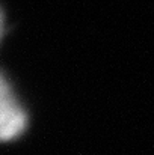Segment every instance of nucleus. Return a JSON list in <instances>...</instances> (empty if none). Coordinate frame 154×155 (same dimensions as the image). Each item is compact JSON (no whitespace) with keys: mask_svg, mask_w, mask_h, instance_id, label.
Returning <instances> with one entry per match:
<instances>
[{"mask_svg":"<svg viewBox=\"0 0 154 155\" xmlns=\"http://www.w3.org/2000/svg\"><path fill=\"white\" fill-rule=\"evenodd\" d=\"M27 124V116L18 104L6 80L0 75V142L18 137Z\"/></svg>","mask_w":154,"mask_h":155,"instance_id":"obj_1","label":"nucleus"},{"mask_svg":"<svg viewBox=\"0 0 154 155\" xmlns=\"http://www.w3.org/2000/svg\"><path fill=\"white\" fill-rule=\"evenodd\" d=\"M0 33H2V12H0Z\"/></svg>","mask_w":154,"mask_h":155,"instance_id":"obj_2","label":"nucleus"}]
</instances>
